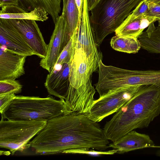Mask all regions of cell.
Instances as JSON below:
<instances>
[{"label":"cell","mask_w":160,"mask_h":160,"mask_svg":"<svg viewBox=\"0 0 160 160\" xmlns=\"http://www.w3.org/2000/svg\"><path fill=\"white\" fill-rule=\"evenodd\" d=\"M142 0H100L90 15L98 47L108 35L115 32Z\"/></svg>","instance_id":"cell-4"},{"label":"cell","mask_w":160,"mask_h":160,"mask_svg":"<svg viewBox=\"0 0 160 160\" xmlns=\"http://www.w3.org/2000/svg\"><path fill=\"white\" fill-rule=\"evenodd\" d=\"M110 44L113 49L128 53H137L141 48L138 38L127 36L116 35L111 39Z\"/></svg>","instance_id":"cell-19"},{"label":"cell","mask_w":160,"mask_h":160,"mask_svg":"<svg viewBox=\"0 0 160 160\" xmlns=\"http://www.w3.org/2000/svg\"><path fill=\"white\" fill-rule=\"evenodd\" d=\"M138 39L142 49L151 53H160V27H155L154 22L148 26Z\"/></svg>","instance_id":"cell-18"},{"label":"cell","mask_w":160,"mask_h":160,"mask_svg":"<svg viewBox=\"0 0 160 160\" xmlns=\"http://www.w3.org/2000/svg\"><path fill=\"white\" fill-rule=\"evenodd\" d=\"M100 1V0H87L88 11H90Z\"/></svg>","instance_id":"cell-28"},{"label":"cell","mask_w":160,"mask_h":160,"mask_svg":"<svg viewBox=\"0 0 160 160\" xmlns=\"http://www.w3.org/2000/svg\"><path fill=\"white\" fill-rule=\"evenodd\" d=\"M61 0H20L19 6L30 12L35 8L44 9L51 17L55 24L61 11Z\"/></svg>","instance_id":"cell-17"},{"label":"cell","mask_w":160,"mask_h":160,"mask_svg":"<svg viewBox=\"0 0 160 160\" xmlns=\"http://www.w3.org/2000/svg\"><path fill=\"white\" fill-rule=\"evenodd\" d=\"M20 0H0L1 8L5 6H19Z\"/></svg>","instance_id":"cell-27"},{"label":"cell","mask_w":160,"mask_h":160,"mask_svg":"<svg viewBox=\"0 0 160 160\" xmlns=\"http://www.w3.org/2000/svg\"><path fill=\"white\" fill-rule=\"evenodd\" d=\"M0 11V18L27 19L44 22L48 18V14L43 8L37 7L27 11L19 6H5Z\"/></svg>","instance_id":"cell-15"},{"label":"cell","mask_w":160,"mask_h":160,"mask_svg":"<svg viewBox=\"0 0 160 160\" xmlns=\"http://www.w3.org/2000/svg\"><path fill=\"white\" fill-rule=\"evenodd\" d=\"M67 0H63V8L62 11L64 10L66 5Z\"/></svg>","instance_id":"cell-32"},{"label":"cell","mask_w":160,"mask_h":160,"mask_svg":"<svg viewBox=\"0 0 160 160\" xmlns=\"http://www.w3.org/2000/svg\"><path fill=\"white\" fill-rule=\"evenodd\" d=\"M153 141L147 134L133 130L117 141L109 144V148L117 150V153L122 154L138 149L152 148Z\"/></svg>","instance_id":"cell-14"},{"label":"cell","mask_w":160,"mask_h":160,"mask_svg":"<svg viewBox=\"0 0 160 160\" xmlns=\"http://www.w3.org/2000/svg\"><path fill=\"white\" fill-rule=\"evenodd\" d=\"M87 0H82L81 14L77 30L76 48H81L88 57L96 56L102 60L98 50L90 18Z\"/></svg>","instance_id":"cell-9"},{"label":"cell","mask_w":160,"mask_h":160,"mask_svg":"<svg viewBox=\"0 0 160 160\" xmlns=\"http://www.w3.org/2000/svg\"><path fill=\"white\" fill-rule=\"evenodd\" d=\"M148 9V2L142 0L123 22H127L142 15H146Z\"/></svg>","instance_id":"cell-24"},{"label":"cell","mask_w":160,"mask_h":160,"mask_svg":"<svg viewBox=\"0 0 160 160\" xmlns=\"http://www.w3.org/2000/svg\"><path fill=\"white\" fill-rule=\"evenodd\" d=\"M158 20L156 18L145 15L140 16L128 22H123L115 31V35L138 38L145 28Z\"/></svg>","instance_id":"cell-16"},{"label":"cell","mask_w":160,"mask_h":160,"mask_svg":"<svg viewBox=\"0 0 160 160\" xmlns=\"http://www.w3.org/2000/svg\"><path fill=\"white\" fill-rule=\"evenodd\" d=\"M78 27V26L71 37L68 42L60 54L55 66H60L71 62L75 51Z\"/></svg>","instance_id":"cell-21"},{"label":"cell","mask_w":160,"mask_h":160,"mask_svg":"<svg viewBox=\"0 0 160 160\" xmlns=\"http://www.w3.org/2000/svg\"><path fill=\"white\" fill-rule=\"evenodd\" d=\"M70 113L64 100L20 95L16 96L1 116L11 120L47 121Z\"/></svg>","instance_id":"cell-3"},{"label":"cell","mask_w":160,"mask_h":160,"mask_svg":"<svg viewBox=\"0 0 160 160\" xmlns=\"http://www.w3.org/2000/svg\"><path fill=\"white\" fill-rule=\"evenodd\" d=\"M75 1L80 16L82 11V0H75Z\"/></svg>","instance_id":"cell-29"},{"label":"cell","mask_w":160,"mask_h":160,"mask_svg":"<svg viewBox=\"0 0 160 160\" xmlns=\"http://www.w3.org/2000/svg\"><path fill=\"white\" fill-rule=\"evenodd\" d=\"M109 143L98 122L87 114L73 112L47 121L30 142V147L36 154H52L80 148L104 151Z\"/></svg>","instance_id":"cell-1"},{"label":"cell","mask_w":160,"mask_h":160,"mask_svg":"<svg viewBox=\"0 0 160 160\" xmlns=\"http://www.w3.org/2000/svg\"><path fill=\"white\" fill-rule=\"evenodd\" d=\"M148 2V11L145 15L160 19V5L152 2Z\"/></svg>","instance_id":"cell-26"},{"label":"cell","mask_w":160,"mask_h":160,"mask_svg":"<svg viewBox=\"0 0 160 160\" xmlns=\"http://www.w3.org/2000/svg\"><path fill=\"white\" fill-rule=\"evenodd\" d=\"M0 155H9L11 154V152L10 151H0Z\"/></svg>","instance_id":"cell-30"},{"label":"cell","mask_w":160,"mask_h":160,"mask_svg":"<svg viewBox=\"0 0 160 160\" xmlns=\"http://www.w3.org/2000/svg\"><path fill=\"white\" fill-rule=\"evenodd\" d=\"M95 150L86 148H80L66 150L64 151L62 153L99 156L103 155H113L117 153V150L115 149L107 151Z\"/></svg>","instance_id":"cell-23"},{"label":"cell","mask_w":160,"mask_h":160,"mask_svg":"<svg viewBox=\"0 0 160 160\" xmlns=\"http://www.w3.org/2000/svg\"><path fill=\"white\" fill-rule=\"evenodd\" d=\"M12 93L0 95V112L2 114L16 97Z\"/></svg>","instance_id":"cell-25"},{"label":"cell","mask_w":160,"mask_h":160,"mask_svg":"<svg viewBox=\"0 0 160 160\" xmlns=\"http://www.w3.org/2000/svg\"><path fill=\"white\" fill-rule=\"evenodd\" d=\"M160 114V83L142 85L103 129L107 138L114 142L132 130L147 128Z\"/></svg>","instance_id":"cell-2"},{"label":"cell","mask_w":160,"mask_h":160,"mask_svg":"<svg viewBox=\"0 0 160 160\" xmlns=\"http://www.w3.org/2000/svg\"><path fill=\"white\" fill-rule=\"evenodd\" d=\"M71 62L61 65L60 69L53 68L47 75L44 86L48 93L65 100L70 85Z\"/></svg>","instance_id":"cell-13"},{"label":"cell","mask_w":160,"mask_h":160,"mask_svg":"<svg viewBox=\"0 0 160 160\" xmlns=\"http://www.w3.org/2000/svg\"><path fill=\"white\" fill-rule=\"evenodd\" d=\"M159 4V5H160V3L159 4Z\"/></svg>","instance_id":"cell-35"},{"label":"cell","mask_w":160,"mask_h":160,"mask_svg":"<svg viewBox=\"0 0 160 160\" xmlns=\"http://www.w3.org/2000/svg\"><path fill=\"white\" fill-rule=\"evenodd\" d=\"M140 86L120 88L95 100L87 114L88 117L98 122L116 113L136 93Z\"/></svg>","instance_id":"cell-6"},{"label":"cell","mask_w":160,"mask_h":160,"mask_svg":"<svg viewBox=\"0 0 160 160\" xmlns=\"http://www.w3.org/2000/svg\"><path fill=\"white\" fill-rule=\"evenodd\" d=\"M45 121L4 120L0 122V147L12 155L30 147V140L46 126Z\"/></svg>","instance_id":"cell-5"},{"label":"cell","mask_w":160,"mask_h":160,"mask_svg":"<svg viewBox=\"0 0 160 160\" xmlns=\"http://www.w3.org/2000/svg\"><path fill=\"white\" fill-rule=\"evenodd\" d=\"M158 26L160 27V19L158 20Z\"/></svg>","instance_id":"cell-34"},{"label":"cell","mask_w":160,"mask_h":160,"mask_svg":"<svg viewBox=\"0 0 160 160\" xmlns=\"http://www.w3.org/2000/svg\"><path fill=\"white\" fill-rule=\"evenodd\" d=\"M62 14L66 22L71 37L78 26L80 17L75 0H67L65 9Z\"/></svg>","instance_id":"cell-20"},{"label":"cell","mask_w":160,"mask_h":160,"mask_svg":"<svg viewBox=\"0 0 160 160\" xmlns=\"http://www.w3.org/2000/svg\"><path fill=\"white\" fill-rule=\"evenodd\" d=\"M152 148H160V146H155L154 145V146H153Z\"/></svg>","instance_id":"cell-33"},{"label":"cell","mask_w":160,"mask_h":160,"mask_svg":"<svg viewBox=\"0 0 160 160\" xmlns=\"http://www.w3.org/2000/svg\"><path fill=\"white\" fill-rule=\"evenodd\" d=\"M23 37L35 53L43 58L46 54L47 45L35 21L8 19Z\"/></svg>","instance_id":"cell-11"},{"label":"cell","mask_w":160,"mask_h":160,"mask_svg":"<svg viewBox=\"0 0 160 160\" xmlns=\"http://www.w3.org/2000/svg\"><path fill=\"white\" fill-rule=\"evenodd\" d=\"M0 46V80H16L24 74L27 57Z\"/></svg>","instance_id":"cell-12"},{"label":"cell","mask_w":160,"mask_h":160,"mask_svg":"<svg viewBox=\"0 0 160 160\" xmlns=\"http://www.w3.org/2000/svg\"><path fill=\"white\" fill-rule=\"evenodd\" d=\"M22 85L15 80L4 79L0 80V95L17 94L22 91Z\"/></svg>","instance_id":"cell-22"},{"label":"cell","mask_w":160,"mask_h":160,"mask_svg":"<svg viewBox=\"0 0 160 160\" xmlns=\"http://www.w3.org/2000/svg\"><path fill=\"white\" fill-rule=\"evenodd\" d=\"M99 61L96 56L88 57L82 48H76L70 63L69 86L77 89L87 84L98 68Z\"/></svg>","instance_id":"cell-7"},{"label":"cell","mask_w":160,"mask_h":160,"mask_svg":"<svg viewBox=\"0 0 160 160\" xmlns=\"http://www.w3.org/2000/svg\"><path fill=\"white\" fill-rule=\"evenodd\" d=\"M0 46L26 57L36 55L22 35L8 19L0 18Z\"/></svg>","instance_id":"cell-10"},{"label":"cell","mask_w":160,"mask_h":160,"mask_svg":"<svg viewBox=\"0 0 160 160\" xmlns=\"http://www.w3.org/2000/svg\"><path fill=\"white\" fill-rule=\"evenodd\" d=\"M147 2H152L157 4H159L160 3V0H145Z\"/></svg>","instance_id":"cell-31"},{"label":"cell","mask_w":160,"mask_h":160,"mask_svg":"<svg viewBox=\"0 0 160 160\" xmlns=\"http://www.w3.org/2000/svg\"><path fill=\"white\" fill-rule=\"evenodd\" d=\"M45 57L42 58L40 65L49 72L53 68L60 54L68 42L70 36L66 22L61 14L57 18Z\"/></svg>","instance_id":"cell-8"}]
</instances>
